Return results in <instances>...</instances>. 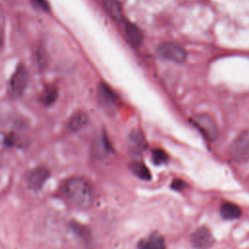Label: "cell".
<instances>
[{"label":"cell","instance_id":"obj_18","mask_svg":"<svg viewBox=\"0 0 249 249\" xmlns=\"http://www.w3.org/2000/svg\"><path fill=\"white\" fill-rule=\"evenodd\" d=\"M33 3L39 7L40 9L44 10V11H49L50 10V7H49V4L47 2V0H33Z\"/></svg>","mask_w":249,"mask_h":249},{"label":"cell","instance_id":"obj_17","mask_svg":"<svg viewBox=\"0 0 249 249\" xmlns=\"http://www.w3.org/2000/svg\"><path fill=\"white\" fill-rule=\"evenodd\" d=\"M152 160L155 164H162L168 160V156L163 150L156 149L152 152Z\"/></svg>","mask_w":249,"mask_h":249},{"label":"cell","instance_id":"obj_15","mask_svg":"<svg viewBox=\"0 0 249 249\" xmlns=\"http://www.w3.org/2000/svg\"><path fill=\"white\" fill-rule=\"evenodd\" d=\"M88 123V117L84 113H77L72 116L68 123V128L72 131H76L83 127Z\"/></svg>","mask_w":249,"mask_h":249},{"label":"cell","instance_id":"obj_11","mask_svg":"<svg viewBox=\"0 0 249 249\" xmlns=\"http://www.w3.org/2000/svg\"><path fill=\"white\" fill-rule=\"evenodd\" d=\"M103 7L114 20L122 21L124 19L123 8L119 0H103Z\"/></svg>","mask_w":249,"mask_h":249},{"label":"cell","instance_id":"obj_19","mask_svg":"<svg viewBox=\"0 0 249 249\" xmlns=\"http://www.w3.org/2000/svg\"><path fill=\"white\" fill-rule=\"evenodd\" d=\"M186 187V184L182 181V180H180V179H177V180H174L173 182H172V184H171V188L172 189H175V190H182V189H184Z\"/></svg>","mask_w":249,"mask_h":249},{"label":"cell","instance_id":"obj_5","mask_svg":"<svg viewBox=\"0 0 249 249\" xmlns=\"http://www.w3.org/2000/svg\"><path fill=\"white\" fill-rule=\"evenodd\" d=\"M192 122L205 139L208 141H213L216 139L218 129L215 122L211 117L206 114H196L194 116Z\"/></svg>","mask_w":249,"mask_h":249},{"label":"cell","instance_id":"obj_9","mask_svg":"<svg viewBox=\"0 0 249 249\" xmlns=\"http://www.w3.org/2000/svg\"><path fill=\"white\" fill-rule=\"evenodd\" d=\"M124 34L125 37L128 41V43L134 47V48H138L141 46L142 42H143V34L142 31L140 30V28L129 21H125L124 23Z\"/></svg>","mask_w":249,"mask_h":249},{"label":"cell","instance_id":"obj_10","mask_svg":"<svg viewBox=\"0 0 249 249\" xmlns=\"http://www.w3.org/2000/svg\"><path fill=\"white\" fill-rule=\"evenodd\" d=\"M138 249H165L164 238L160 233L154 232L140 240Z\"/></svg>","mask_w":249,"mask_h":249},{"label":"cell","instance_id":"obj_13","mask_svg":"<svg viewBox=\"0 0 249 249\" xmlns=\"http://www.w3.org/2000/svg\"><path fill=\"white\" fill-rule=\"evenodd\" d=\"M98 93H99L101 100L106 104L114 105V104H116V102L119 99L118 95L114 92V90L104 83H101L99 85Z\"/></svg>","mask_w":249,"mask_h":249},{"label":"cell","instance_id":"obj_2","mask_svg":"<svg viewBox=\"0 0 249 249\" xmlns=\"http://www.w3.org/2000/svg\"><path fill=\"white\" fill-rule=\"evenodd\" d=\"M231 158L238 163L249 160V132L240 133L232 142L230 149Z\"/></svg>","mask_w":249,"mask_h":249},{"label":"cell","instance_id":"obj_14","mask_svg":"<svg viewBox=\"0 0 249 249\" xmlns=\"http://www.w3.org/2000/svg\"><path fill=\"white\" fill-rule=\"evenodd\" d=\"M130 168L132 172L142 180H150L151 173L148 167L141 161H133L130 164Z\"/></svg>","mask_w":249,"mask_h":249},{"label":"cell","instance_id":"obj_12","mask_svg":"<svg viewBox=\"0 0 249 249\" xmlns=\"http://www.w3.org/2000/svg\"><path fill=\"white\" fill-rule=\"evenodd\" d=\"M220 214L226 220H233L241 215V209L236 204L227 201L221 204Z\"/></svg>","mask_w":249,"mask_h":249},{"label":"cell","instance_id":"obj_3","mask_svg":"<svg viewBox=\"0 0 249 249\" xmlns=\"http://www.w3.org/2000/svg\"><path fill=\"white\" fill-rule=\"evenodd\" d=\"M28 84V72L23 65H18L17 70L14 72L10 84H9V92L10 95L14 98L20 97Z\"/></svg>","mask_w":249,"mask_h":249},{"label":"cell","instance_id":"obj_8","mask_svg":"<svg viewBox=\"0 0 249 249\" xmlns=\"http://www.w3.org/2000/svg\"><path fill=\"white\" fill-rule=\"evenodd\" d=\"M128 148L133 154H141L147 148V142L144 134L138 130H132L128 135Z\"/></svg>","mask_w":249,"mask_h":249},{"label":"cell","instance_id":"obj_1","mask_svg":"<svg viewBox=\"0 0 249 249\" xmlns=\"http://www.w3.org/2000/svg\"><path fill=\"white\" fill-rule=\"evenodd\" d=\"M58 195L66 203L80 209L90 207L96 198L93 184L81 176L70 177L63 181L58 189Z\"/></svg>","mask_w":249,"mask_h":249},{"label":"cell","instance_id":"obj_6","mask_svg":"<svg viewBox=\"0 0 249 249\" xmlns=\"http://www.w3.org/2000/svg\"><path fill=\"white\" fill-rule=\"evenodd\" d=\"M191 243L196 249H209L214 243V237L208 228L200 227L192 233Z\"/></svg>","mask_w":249,"mask_h":249},{"label":"cell","instance_id":"obj_7","mask_svg":"<svg viewBox=\"0 0 249 249\" xmlns=\"http://www.w3.org/2000/svg\"><path fill=\"white\" fill-rule=\"evenodd\" d=\"M50 175V170L47 167L38 166L28 173L26 177L27 186L33 191H39L45 185Z\"/></svg>","mask_w":249,"mask_h":249},{"label":"cell","instance_id":"obj_16","mask_svg":"<svg viewBox=\"0 0 249 249\" xmlns=\"http://www.w3.org/2000/svg\"><path fill=\"white\" fill-rule=\"evenodd\" d=\"M56 98H57V90L53 87L47 88L41 95L42 103L46 106L52 105L56 100Z\"/></svg>","mask_w":249,"mask_h":249},{"label":"cell","instance_id":"obj_20","mask_svg":"<svg viewBox=\"0 0 249 249\" xmlns=\"http://www.w3.org/2000/svg\"><path fill=\"white\" fill-rule=\"evenodd\" d=\"M4 45V32H3V28L0 26V52L2 51Z\"/></svg>","mask_w":249,"mask_h":249},{"label":"cell","instance_id":"obj_4","mask_svg":"<svg viewBox=\"0 0 249 249\" xmlns=\"http://www.w3.org/2000/svg\"><path fill=\"white\" fill-rule=\"evenodd\" d=\"M158 53L163 59L176 63H182L187 59V53L185 49L174 42L162 43L159 47Z\"/></svg>","mask_w":249,"mask_h":249}]
</instances>
